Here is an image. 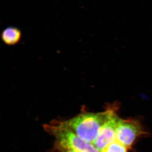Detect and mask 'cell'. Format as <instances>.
<instances>
[{
	"mask_svg": "<svg viewBox=\"0 0 152 152\" xmlns=\"http://www.w3.org/2000/svg\"><path fill=\"white\" fill-rule=\"evenodd\" d=\"M44 130L56 142L77 152H101L92 143L80 138L68 128L55 122L43 126Z\"/></svg>",
	"mask_w": 152,
	"mask_h": 152,
	"instance_id": "obj_2",
	"label": "cell"
},
{
	"mask_svg": "<svg viewBox=\"0 0 152 152\" xmlns=\"http://www.w3.org/2000/svg\"><path fill=\"white\" fill-rule=\"evenodd\" d=\"M127 148L115 140L105 148L102 152H127Z\"/></svg>",
	"mask_w": 152,
	"mask_h": 152,
	"instance_id": "obj_6",
	"label": "cell"
},
{
	"mask_svg": "<svg viewBox=\"0 0 152 152\" xmlns=\"http://www.w3.org/2000/svg\"><path fill=\"white\" fill-rule=\"evenodd\" d=\"M115 108H108L102 113H85L69 119L56 122L68 128L85 141L93 143L101 128Z\"/></svg>",
	"mask_w": 152,
	"mask_h": 152,
	"instance_id": "obj_1",
	"label": "cell"
},
{
	"mask_svg": "<svg viewBox=\"0 0 152 152\" xmlns=\"http://www.w3.org/2000/svg\"><path fill=\"white\" fill-rule=\"evenodd\" d=\"M145 134L142 125L138 121L120 118L117 125L116 140L129 148L139 137Z\"/></svg>",
	"mask_w": 152,
	"mask_h": 152,
	"instance_id": "obj_3",
	"label": "cell"
},
{
	"mask_svg": "<svg viewBox=\"0 0 152 152\" xmlns=\"http://www.w3.org/2000/svg\"><path fill=\"white\" fill-rule=\"evenodd\" d=\"M120 118L115 110L114 111L101 128L97 137L93 143L101 152L115 140L117 125Z\"/></svg>",
	"mask_w": 152,
	"mask_h": 152,
	"instance_id": "obj_4",
	"label": "cell"
},
{
	"mask_svg": "<svg viewBox=\"0 0 152 152\" xmlns=\"http://www.w3.org/2000/svg\"><path fill=\"white\" fill-rule=\"evenodd\" d=\"M54 149L55 152H77L74 150L64 146L56 142L55 143Z\"/></svg>",
	"mask_w": 152,
	"mask_h": 152,
	"instance_id": "obj_7",
	"label": "cell"
},
{
	"mask_svg": "<svg viewBox=\"0 0 152 152\" xmlns=\"http://www.w3.org/2000/svg\"><path fill=\"white\" fill-rule=\"evenodd\" d=\"M21 37V31L15 27H8L1 33L2 40L8 45H14L18 43Z\"/></svg>",
	"mask_w": 152,
	"mask_h": 152,
	"instance_id": "obj_5",
	"label": "cell"
}]
</instances>
